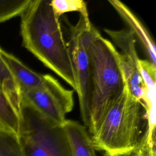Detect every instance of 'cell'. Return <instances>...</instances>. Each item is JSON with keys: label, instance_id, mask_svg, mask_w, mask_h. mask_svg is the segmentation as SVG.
I'll return each instance as SVG.
<instances>
[{"label": "cell", "instance_id": "obj_6", "mask_svg": "<svg viewBox=\"0 0 156 156\" xmlns=\"http://www.w3.org/2000/svg\"><path fill=\"white\" fill-rule=\"evenodd\" d=\"M104 31L120 49V61L126 87L129 92L141 103L145 96L146 86L139 66L136 49V39L129 29L113 30L104 29Z\"/></svg>", "mask_w": 156, "mask_h": 156}, {"label": "cell", "instance_id": "obj_11", "mask_svg": "<svg viewBox=\"0 0 156 156\" xmlns=\"http://www.w3.org/2000/svg\"><path fill=\"white\" fill-rule=\"evenodd\" d=\"M63 127L69 140L73 156H97L91 137L84 126L76 121L66 119Z\"/></svg>", "mask_w": 156, "mask_h": 156}, {"label": "cell", "instance_id": "obj_2", "mask_svg": "<svg viewBox=\"0 0 156 156\" xmlns=\"http://www.w3.org/2000/svg\"><path fill=\"white\" fill-rule=\"evenodd\" d=\"M88 51L91 71L87 130L91 136L106 111L122 94L126 84L119 51L94 27Z\"/></svg>", "mask_w": 156, "mask_h": 156}, {"label": "cell", "instance_id": "obj_3", "mask_svg": "<svg viewBox=\"0 0 156 156\" xmlns=\"http://www.w3.org/2000/svg\"><path fill=\"white\" fill-rule=\"evenodd\" d=\"M141 102L126 86L122 94L109 107L91 139L96 150L107 156L133 152L143 135L146 121Z\"/></svg>", "mask_w": 156, "mask_h": 156}, {"label": "cell", "instance_id": "obj_4", "mask_svg": "<svg viewBox=\"0 0 156 156\" xmlns=\"http://www.w3.org/2000/svg\"><path fill=\"white\" fill-rule=\"evenodd\" d=\"M18 136L25 156H73L63 125L46 118L23 98Z\"/></svg>", "mask_w": 156, "mask_h": 156}, {"label": "cell", "instance_id": "obj_16", "mask_svg": "<svg viewBox=\"0 0 156 156\" xmlns=\"http://www.w3.org/2000/svg\"><path fill=\"white\" fill-rule=\"evenodd\" d=\"M30 0H0V23L20 16Z\"/></svg>", "mask_w": 156, "mask_h": 156}, {"label": "cell", "instance_id": "obj_8", "mask_svg": "<svg viewBox=\"0 0 156 156\" xmlns=\"http://www.w3.org/2000/svg\"><path fill=\"white\" fill-rule=\"evenodd\" d=\"M141 74L146 86L143 102L146 118V124L141 138V143L147 149H155V88L156 66L147 59L139 60Z\"/></svg>", "mask_w": 156, "mask_h": 156}, {"label": "cell", "instance_id": "obj_10", "mask_svg": "<svg viewBox=\"0 0 156 156\" xmlns=\"http://www.w3.org/2000/svg\"><path fill=\"white\" fill-rule=\"evenodd\" d=\"M108 2L115 9L122 20L126 23L136 39L141 44L148 60L156 66V51L154 42L147 30L137 16L123 2L118 0H109Z\"/></svg>", "mask_w": 156, "mask_h": 156}, {"label": "cell", "instance_id": "obj_14", "mask_svg": "<svg viewBox=\"0 0 156 156\" xmlns=\"http://www.w3.org/2000/svg\"><path fill=\"white\" fill-rule=\"evenodd\" d=\"M50 4L55 15L59 18L66 12H77L85 18H89L87 3L83 0H53Z\"/></svg>", "mask_w": 156, "mask_h": 156}, {"label": "cell", "instance_id": "obj_7", "mask_svg": "<svg viewBox=\"0 0 156 156\" xmlns=\"http://www.w3.org/2000/svg\"><path fill=\"white\" fill-rule=\"evenodd\" d=\"M73 91L58 85L49 89L30 90L23 93L21 96L46 118L63 125L66 114L73 108Z\"/></svg>", "mask_w": 156, "mask_h": 156}, {"label": "cell", "instance_id": "obj_9", "mask_svg": "<svg viewBox=\"0 0 156 156\" xmlns=\"http://www.w3.org/2000/svg\"><path fill=\"white\" fill-rule=\"evenodd\" d=\"M0 56L16 82L21 94L30 90L45 88L48 85L51 75L34 71L13 55L1 49Z\"/></svg>", "mask_w": 156, "mask_h": 156}, {"label": "cell", "instance_id": "obj_13", "mask_svg": "<svg viewBox=\"0 0 156 156\" xmlns=\"http://www.w3.org/2000/svg\"><path fill=\"white\" fill-rule=\"evenodd\" d=\"M0 156H25L18 134L1 123Z\"/></svg>", "mask_w": 156, "mask_h": 156}, {"label": "cell", "instance_id": "obj_17", "mask_svg": "<svg viewBox=\"0 0 156 156\" xmlns=\"http://www.w3.org/2000/svg\"><path fill=\"white\" fill-rule=\"evenodd\" d=\"M117 156H136L134 152H131L129 154H122V155H119Z\"/></svg>", "mask_w": 156, "mask_h": 156}, {"label": "cell", "instance_id": "obj_5", "mask_svg": "<svg viewBox=\"0 0 156 156\" xmlns=\"http://www.w3.org/2000/svg\"><path fill=\"white\" fill-rule=\"evenodd\" d=\"M66 46L74 75L76 92L79 98L80 112L84 126L89 125V94L90 79V57L89 42L94 26L90 18L80 15L76 24H69Z\"/></svg>", "mask_w": 156, "mask_h": 156}, {"label": "cell", "instance_id": "obj_15", "mask_svg": "<svg viewBox=\"0 0 156 156\" xmlns=\"http://www.w3.org/2000/svg\"><path fill=\"white\" fill-rule=\"evenodd\" d=\"M19 116L0 89V123L18 134Z\"/></svg>", "mask_w": 156, "mask_h": 156}, {"label": "cell", "instance_id": "obj_12", "mask_svg": "<svg viewBox=\"0 0 156 156\" xmlns=\"http://www.w3.org/2000/svg\"><path fill=\"white\" fill-rule=\"evenodd\" d=\"M0 89L20 118V107L22 100L21 91L10 71L1 56Z\"/></svg>", "mask_w": 156, "mask_h": 156}, {"label": "cell", "instance_id": "obj_1", "mask_svg": "<svg viewBox=\"0 0 156 156\" xmlns=\"http://www.w3.org/2000/svg\"><path fill=\"white\" fill-rule=\"evenodd\" d=\"M20 16L23 46L76 91L69 52L50 1L30 0Z\"/></svg>", "mask_w": 156, "mask_h": 156}]
</instances>
